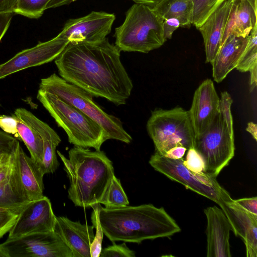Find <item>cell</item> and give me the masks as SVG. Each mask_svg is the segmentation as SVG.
<instances>
[{
  "mask_svg": "<svg viewBox=\"0 0 257 257\" xmlns=\"http://www.w3.org/2000/svg\"><path fill=\"white\" fill-rule=\"evenodd\" d=\"M120 52L107 38L96 42H69L55 63L65 80L118 106L126 104L133 87Z\"/></svg>",
  "mask_w": 257,
  "mask_h": 257,
  "instance_id": "6da1fadb",
  "label": "cell"
},
{
  "mask_svg": "<svg viewBox=\"0 0 257 257\" xmlns=\"http://www.w3.org/2000/svg\"><path fill=\"white\" fill-rule=\"evenodd\" d=\"M99 218L103 234L112 242L141 243L168 237L181 231L163 207L153 204L107 208L100 206Z\"/></svg>",
  "mask_w": 257,
  "mask_h": 257,
  "instance_id": "7a4b0ae2",
  "label": "cell"
},
{
  "mask_svg": "<svg viewBox=\"0 0 257 257\" xmlns=\"http://www.w3.org/2000/svg\"><path fill=\"white\" fill-rule=\"evenodd\" d=\"M57 153L69 179L68 197L74 205L86 208L100 204L114 176L112 163L104 152L74 146L68 158Z\"/></svg>",
  "mask_w": 257,
  "mask_h": 257,
  "instance_id": "3957f363",
  "label": "cell"
},
{
  "mask_svg": "<svg viewBox=\"0 0 257 257\" xmlns=\"http://www.w3.org/2000/svg\"><path fill=\"white\" fill-rule=\"evenodd\" d=\"M232 103L229 93L222 92L217 115L207 128L194 138L193 148L203 160L204 172L214 177L228 165L234 155Z\"/></svg>",
  "mask_w": 257,
  "mask_h": 257,
  "instance_id": "277c9868",
  "label": "cell"
},
{
  "mask_svg": "<svg viewBox=\"0 0 257 257\" xmlns=\"http://www.w3.org/2000/svg\"><path fill=\"white\" fill-rule=\"evenodd\" d=\"M37 98L64 130L69 142L74 146L99 151L108 140L99 124L59 96L39 89Z\"/></svg>",
  "mask_w": 257,
  "mask_h": 257,
  "instance_id": "5b68a950",
  "label": "cell"
},
{
  "mask_svg": "<svg viewBox=\"0 0 257 257\" xmlns=\"http://www.w3.org/2000/svg\"><path fill=\"white\" fill-rule=\"evenodd\" d=\"M115 46L120 51L148 53L166 41L163 20L152 9L133 5L126 12L123 23L115 29Z\"/></svg>",
  "mask_w": 257,
  "mask_h": 257,
  "instance_id": "8992f818",
  "label": "cell"
},
{
  "mask_svg": "<svg viewBox=\"0 0 257 257\" xmlns=\"http://www.w3.org/2000/svg\"><path fill=\"white\" fill-rule=\"evenodd\" d=\"M39 89L54 94L78 108L99 124L107 139L129 144L131 136L124 129L120 120L105 112L84 90L65 80L56 73L41 80Z\"/></svg>",
  "mask_w": 257,
  "mask_h": 257,
  "instance_id": "52a82bcc",
  "label": "cell"
},
{
  "mask_svg": "<svg viewBox=\"0 0 257 257\" xmlns=\"http://www.w3.org/2000/svg\"><path fill=\"white\" fill-rule=\"evenodd\" d=\"M147 130L155 152L160 155L176 146L187 150L193 148L195 136L188 111L181 107L154 110L147 121Z\"/></svg>",
  "mask_w": 257,
  "mask_h": 257,
  "instance_id": "ba28073f",
  "label": "cell"
},
{
  "mask_svg": "<svg viewBox=\"0 0 257 257\" xmlns=\"http://www.w3.org/2000/svg\"><path fill=\"white\" fill-rule=\"evenodd\" d=\"M184 157L172 159L155 152L149 164L156 171L171 180L215 202L218 205L230 201L229 193L218 182L216 177L205 173H196L188 169L183 164Z\"/></svg>",
  "mask_w": 257,
  "mask_h": 257,
  "instance_id": "9c48e42d",
  "label": "cell"
},
{
  "mask_svg": "<svg viewBox=\"0 0 257 257\" xmlns=\"http://www.w3.org/2000/svg\"><path fill=\"white\" fill-rule=\"evenodd\" d=\"M2 245L9 257H73L71 250L54 231L8 238Z\"/></svg>",
  "mask_w": 257,
  "mask_h": 257,
  "instance_id": "30bf717a",
  "label": "cell"
},
{
  "mask_svg": "<svg viewBox=\"0 0 257 257\" xmlns=\"http://www.w3.org/2000/svg\"><path fill=\"white\" fill-rule=\"evenodd\" d=\"M69 41L59 35L36 46L23 50L0 64V79L24 69L40 66L55 60Z\"/></svg>",
  "mask_w": 257,
  "mask_h": 257,
  "instance_id": "8fae6325",
  "label": "cell"
},
{
  "mask_svg": "<svg viewBox=\"0 0 257 257\" xmlns=\"http://www.w3.org/2000/svg\"><path fill=\"white\" fill-rule=\"evenodd\" d=\"M114 14L93 11L82 17L68 20L58 34L69 42L100 41L110 33Z\"/></svg>",
  "mask_w": 257,
  "mask_h": 257,
  "instance_id": "7c38bea8",
  "label": "cell"
},
{
  "mask_svg": "<svg viewBox=\"0 0 257 257\" xmlns=\"http://www.w3.org/2000/svg\"><path fill=\"white\" fill-rule=\"evenodd\" d=\"M56 218L51 201L46 196L30 201L19 214L16 222L9 232L8 238L54 231Z\"/></svg>",
  "mask_w": 257,
  "mask_h": 257,
  "instance_id": "4fadbf2b",
  "label": "cell"
},
{
  "mask_svg": "<svg viewBox=\"0 0 257 257\" xmlns=\"http://www.w3.org/2000/svg\"><path fill=\"white\" fill-rule=\"evenodd\" d=\"M219 109V97L210 79L204 80L195 90L188 111L195 137L203 133Z\"/></svg>",
  "mask_w": 257,
  "mask_h": 257,
  "instance_id": "5bb4252c",
  "label": "cell"
},
{
  "mask_svg": "<svg viewBox=\"0 0 257 257\" xmlns=\"http://www.w3.org/2000/svg\"><path fill=\"white\" fill-rule=\"evenodd\" d=\"M219 206L226 216L232 230L243 240L247 257L257 256V215L235 203L233 199L224 201Z\"/></svg>",
  "mask_w": 257,
  "mask_h": 257,
  "instance_id": "9a60e30c",
  "label": "cell"
},
{
  "mask_svg": "<svg viewBox=\"0 0 257 257\" xmlns=\"http://www.w3.org/2000/svg\"><path fill=\"white\" fill-rule=\"evenodd\" d=\"M13 153L19 184L25 198L29 202L42 198L45 174L40 166L27 156L18 140Z\"/></svg>",
  "mask_w": 257,
  "mask_h": 257,
  "instance_id": "2e32d148",
  "label": "cell"
},
{
  "mask_svg": "<svg viewBox=\"0 0 257 257\" xmlns=\"http://www.w3.org/2000/svg\"><path fill=\"white\" fill-rule=\"evenodd\" d=\"M207 218V256L230 257L231 227L221 209L215 206L204 209Z\"/></svg>",
  "mask_w": 257,
  "mask_h": 257,
  "instance_id": "e0dca14e",
  "label": "cell"
},
{
  "mask_svg": "<svg viewBox=\"0 0 257 257\" xmlns=\"http://www.w3.org/2000/svg\"><path fill=\"white\" fill-rule=\"evenodd\" d=\"M93 226L73 221L66 217H56L54 231L71 250L73 257H91L94 239Z\"/></svg>",
  "mask_w": 257,
  "mask_h": 257,
  "instance_id": "ac0fdd59",
  "label": "cell"
},
{
  "mask_svg": "<svg viewBox=\"0 0 257 257\" xmlns=\"http://www.w3.org/2000/svg\"><path fill=\"white\" fill-rule=\"evenodd\" d=\"M234 1L226 0L198 28L203 39L206 63L212 62L221 46Z\"/></svg>",
  "mask_w": 257,
  "mask_h": 257,
  "instance_id": "d6986e66",
  "label": "cell"
},
{
  "mask_svg": "<svg viewBox=\"0 0 257 257\" xmlns=\"http://www.w3.org/2000/svg\"><path fill=\"white\" fill-rule=\"evenodd\" d=\"M153 10L163 20L165 40L170 39L178 28H189L193 22L192 0H162Z\"/></svg>",
  "mask_w": 257,
  "mask_h": 257,
  "instance_id": "ffe728a7",
  "label": "cell"
},
{
  "mask_svg": "<svg viewBox=\"0 0 257 257\" xmlns=\"http://www.w3.org/2000/svg\"><path fill=\"white\" fill-rule=\"evenodd\" d=\"M249 36L245 37L230 35L220 46L212 66V77L214 80L221 82L233 69L244 51Z\"/></svg>",
  "mask_w": 257,
  "mask_h": 257,
  "instance_id": "44dd1931",
  "label": "cell"
},
{
  "mask_svg": "<svg viewBox=\"0 0 257 257\" xmlns=\"http://www.w3.org/2000/svg\"><path fill=\"white\" fill-rule=\"evenodd\" d=\"M26 115L32 126L41 136L43 144V157L40 168L44 174L53 173L59 163L56 148L61 141L57 133L47 123L25 109Z\"/></svg>",
  "mask_w": 257,
  "mask_h": 257,
  "instance_id": "7402d4cb",
  "label": "cell"
},
{
  "mask_svg": "<svg viewBox=\"0 0 257 257\" xmlns=\"http://www.w3.org/2000/svg\"><path fill=\"white\" fill-rule=\"evenodd\" d=\"M256 25V10L246 0H234L225 26L223 39H226L231 34L247 37Z\"/></svg>",
  "mask_w": 257,
  "mask_h": 257,
  "instance_id": "603a6c76",
  "label": "cell"
},
{
  "mask_svg": "<svg viewBox=\"0 0 257 257\" xmlns=\"http://www.w3.org/2000/svg\"><path fill=\"white\" fill-rule=\"evenodd\" d=\"M25 109L20 107L14 111V115L18 119V135L29 150L31 158L40 167L43 157V141L28 119Z\"/></svg>",
  "mask_w": 257,
  "mask_h": 257,
  "instance_id": "cb8c5ba5",
  "label": "cell"
},
{
  "mask_svg": "<svg viewBox=\"0 0 257 257\" xmlns=\"http://www.w3.org/2000/svg\"><path fill=\"white\" fill-rule=\"evenodd\" d=\"M29 202L20 187L14 161L11 176L0 183V207L19 214Z\"/></svg>",
  "mask_w": 257,
  "mask_h": 257,
  "instance_id": "d4e9b609",
  "label": "cell"
},
{
  "mask_svg": "<svg viewBox=\"0 0 257 257\" xmlns=\"http://www.w3.org/2000/svg\"><path fill=\"white\" fill-rule=\"evenodd\" d=\"M100 204H103L107 208H116L128 205L127 197L120 180L115 175L112 177Z\"/></svg>",
  "mask_w": 257,
  "mask_h": 257,
  "instance_id": "484cf974",
  "label": "cell"
},
{
  "mask_svg": "<svg viewBox=\"0 0 257 257\" xmlns=\"http://www.w3.org/2000/svg\"><path fill=\"white\" fill-rule=\"evenodd\" d=\"M257 65V25L251 30L247 45L236 67L240 72H245Z\"/></svg>",
  "mask_w": 257,
  "mask_h": 257,
  "instance_id": "4316f807",
  "label": "cell"
},
{
  "mask_svg": "<svg viewBox=\"0 0 257 257\" xmlns=\"http://www.w3.org/2000/svg\"><path fill=\"white\" fill-rule=\"evenodd\" d=\"M226 0H192L193 3V25L198 29Z\"/></svg>",
  "mask_w": 257,
  "mask_h": 257,
  "instance_id": "83f0119b",
  "label": "cell"
},
{
  "mask_svg": "<svg viewBox=\"0 0 257 257\" xmlns=\"http://www.w3.org/2000/svg\"><path fill=\"white\" fill-rule=\"evenodd\" d=\"M51 0H19L15 13L31 19H38Z\"/></svg>",
  "mask_w": 257,
  "mask_h": 257,
  "instance_id": "f1b7e54d",
  "label": "cell"
},
{
  "mask_svg": "<svg viewBox=\"0 0 257 257\" xmlns=\"http://www.w3.org/2000/svg\"><path fill=\"white\" fill-rule=\"evenodd\" d=\"M100 206V204L97 203L91 207L93 208V211L91 213V219L92 226L96 229V233L91 245V257H99L102 250L103 232L99 218Z\"/></svg>",
  "mask_w": 257,
  "mask_h": 257,
  "instance_id": "f546056e",
  "label": "cell"
},
{
  "mask_svg": "<svg viewBox=\"0 0 257 257\" xmlns=\"http://www.w3.org/2000/svg\"><path fill=\"white\" fill-rule=\"evenodd\" d=\"M184 165L189 170L196 173H205V165L200 154L194 148L188 150L183 161Z\"/></svg>",
  "mask_w": 257,
  "mask_h": 257,
  "instance_id": "4dcf8cb0",
  "label": "cell"
},
{
  "mask_svg": "<svg viewBox=\"0 0 257 257\" xmlns=\"http://www.w3.org/2000/svg\"><path fill=\"white\" fill-rule=\"evenodd\" d=\"M135 252L130 249L123 243L120 244L113 243L104 249H102L101 257H135Z\"/></svg>",
  "mask_w": 257,
  "mask_h": 257,
  "instance_id": "1f68e13d",
  "label": "cell"
},
{
  "mask_svg": "<svg viewBox=\"0 0 257 257\" xmlns=\"http://www.w3.org/2000/svg\"><path fill=\"white\" fill-rule=\"evenodd\" d=\"M18 216V214L10 210L0 211V238L9 232Z\"/></svg>",
  "mask_w": 257,
  "mask_h": 257,
  "instance_id": "d6a6232c",
  "label": "cell"
},
{
  "mask_svg": "<svg viewBox=\"0 0 257 257\" xmlns=\"http://www.w3.org/2000/svg\"><path fill=\"white\" fill-rule=\"evenodd\" d=\"M18 119L13 114L12 115L0 114V128L9 135H18Z\"/></svg>",
  "mask_w": 257,
  "mask_h": 257,
  "instance_id": "836d02e7",
  "label": "cell"
},
{
  "mask_svg": "<svg viewBox=\"0 0 257 257\" xmlns=\"http://www.w3.org/2000/svg\"><path fill=\"white\" fill-rule=\"evenodd\" d=\"M234 202L245 210L257 215V197L244 198L233 200Z\"/></svg>",
  "mask_w": 257,
  "mask_h": 257,
  "instance_id": "e575fe53",
  "label": "cell"
},
{
  "mask_svg": "<svg viewBox=\"0 0 257 257\" xmlns=\"http://www.w3.org/2000/svg\"><path fill=\"white\" fill-rule=\"evenodd\" d=\"M17 140L12 135L0 131V149L12 152Z\"/></svg>",
  "mask_w": 257,
  "mask_h": 257,
  "instance_id": "d590c367",
  "label": "cell"
},
{
  "mask_svg": "<svg viewBox=\"0 0 257 257\" xmlns=\"http://www.w3.org/2000/svg\"><path fill=\"white\" fill-rule=\"evenodd\" d=\"M13 15V13L0 14V41L9 29Z\"/></svg>",
  "mask_w": 257,
  "mask_h": 257,
  "instance_id": "8d00e7d4",
  "label": "cell"
},
{
  "mask_svg": "<svg viewBox=\"0 0 257 257\" xmlns=\"http://www.w3.org/2000/svg\"><path fill=\"white\" fill-rule=\"evenodd\" d=\"M18 2L19 0H0V14L15 13Z\"/></svg>",
  "mask_w": 257,
  "mask_h": 257,
  "instance_id": "74e56055",
  "label": "cell"
},
{
  "mask_svg": "<svg viewBox=\"0 0 257 257\" xmlns=\"http://www.w3.org/2000/svg\"><path fill=\"white\" fill-rule=\"evenodd\" d=\"M187 149L183 146H176L168 151L164 156L172 159L184 158Z\"/></svg>",
  "mask_w": 257,
  "mask_h": 257,
  "instance_id": "f35d334b",
  "label": "cell"
},
{
  "mask_svg": "<svg viewBox=\"0 0 257 257\" xmlns=\"http://www.w3.org/2000/svg\"><path fill=\"white\" fill-rule=\"evenodd\" d=\"M14 164V158L13 151V156L11 161L0 170V183L10 177L13 170Z\"/></svg>",
  "mask_w": 257,
  "mask_h": 257,
  "instance_id": "ab89813d",
  "label": "cell"
},
{
  "mask_svg": "<svg viewBox=\"0 0 257 257\" xmlns=\"http://www.w3.org/2000/svg\"><path fill=\"white\" fill-rule=\"evenodd\" d=\"M12 156L13 152H9L0 149V170L11 161Z\"/></svg>",
  "mask_w": 257,
  "mask_h": 257,
  "instance_id": "60d3db41",
  "label": "cell"
},
{
  "mask_svg": "<svg viewBox=\"0 0 257 257\" xmlns=\"http://www.w3.org/2000/svg\"><path fill=\"white\" fill-rule=\"evenodd\" d=\"M250 72L249 86L250 91H253L256 86L257 82V65L251 67L249 71Z\"/></svg>",
  "mask_w": 257,
  "mask_h": 257,
  "instance_id": "b9f144b4",
  "label": "cell"
},
{
  "mask_svg": "<svg viewBox=\"0 0 257 257\" xmlns=\"http://www.w3.org/2000/svg\"><path fill=\"white\" fill-rule=\"evenodd\" d=\"M76 0H51L46 6V10L50 8H56L64 5H69Z\"/></svg>",
  "mask_w": 257,
  "mask_h": 257,
  "instance_id": "7bdbcfd3",
  "label": "cell"
},
{
  "mask_svg": "<svg viewBox=\"0 0 257 257\" xmlns=\"http://www.w3.org/2000/svg\"><path fill=\"white\" fill-rule=\"evenodd\" d=\"M136 4L145 5L151 9L155 8L162 0H132Z\"/></svg>",
  "mask_w": 257,
  "mask_h": 257,
  "instance_id": "ee69618b",
  "label": "cell"
},
{
  "mask_svg": "<svg viewBox=\"0 0 257 257\" xmlns=\"http://www.w3.org/2000/svg\"><path fill=\"white\" fill-rule=\"evenodd\" d=\"M247 132L249 133L253 138L256 141L257 139V125L256 123L253 122H249L247 123V127L246 128Z\"/></svg>",
  "mask_w": 257,
  "mask_h": 257,
  "instance_id": "f6af8a7d",
  "label": "cell"
},
{
  "mask_svg": "<svg viewBox=\"0 0 257 257\" xmlns=\"http://www.w3.org/2000/svg\"><path fill=\"white\" fill-rule=\"evenodd\" d=\"M0 257H9V254L2 244H0Z\"/></svg>",
  "mask_w": 257,
  "mask_h": 257,
  "instance_id": "bcb514c9",
  "label": "cell"
},
{
  "mask_svg": "<svg viewBox=\"0 0 257 257\" xmlns=\"http://www.w3.org/2000/svg\"><path fill=\"white\" fill-rule=\"evenodd\" d=\"M251 6L256 10V0H246Z\"/></svg>",
  "mask_w": 257,
  "mask_h": 257,
  "instance_id": "7dc6e473",
  "label": "cell"
},
{
  "mask_svg": "<svg viewBox=\"0 0 257 257\" xmlns=\"http://www.w3.org/2000/svg\"><path fill=\"white\" fill-rule=\"evenodd\" d=\"M8 210H9V209L0 207V211H4Z\"/></svg>",
  "mask_w": 257,
  "mask_h": 257,
  "instance_id": "c3c4849f",
  "label": "cell"
},
{
  "mask_svg": "<svg viewBox=\"0 0 257 257\" xmlns=\"http://www.w3.org/2000/svg\"><path fill=\"white\" fill-rule=\"evenodd\" d=\"M0 106H1V103H0Z\"/></svg>",
  "mask_w": 257,
  "mask_h": 257,
  "instance_id": "681fc988",
  "label": "cell"
}]
</instances>
